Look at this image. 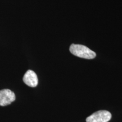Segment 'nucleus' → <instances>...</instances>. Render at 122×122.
Returning <instances> with one entry per match:
<instances>
[{"label":"nucleus","mask_w":122,"mask_h":122,"mask_svg":"<svg viewBox=\"0 0 122 122\" xmlns=\"http://www.w3.org/2000/svg\"><path fill=\"white\" fill-rule=\"evenodd\" d=\"M24 83L30 87H36L38 84L37 75L33 71L28 70L24 74L23 78Z\"/></svg>","instance_id":"obj_4"},{"label":"nucleus","mask_w":122,"mask_h":122,"mask_svg":"<svg viewBox=\"0 0 122 122\" xmlns=\"http://www.w3.org/2000/svg\"><path fill=\"white\" fill-rule=\"evenodd\" d=\"M15 100L14 93L11 90L5 89L0 91V106L9 105Z\"/></svg>","instance_id":"obj_3"},{"label":"nucleus","mask_w":122,"mask_h":122,"mask_svg":"<svg viewBox=\"0 0 122 122\" xmlns=\"http://www.w3.org/2000/svg\"><path fill=\"white\" fill-rule=\"evenodd\" d=\"M111 119L109 111L100 110L94 112L86 119V122H108Z\"/></svg>","instance_id":"obj_2"},{"label":"nucleus","mask_w":122,"mask_h":122,"mask_svg":"<svg viewBox=\"0 0 122 122\" xmlns=\"http://www.w3.org/2000/svg\"><path fill=\"white\" fill-rule=\"evenodd\" d=\"M70 51L73 55L81 58L91 59L94 58L96 56L94 51L86 46L80 44H72L70 47Z\"/></svg>","instance_id":"obj_1"}]
</instances>
